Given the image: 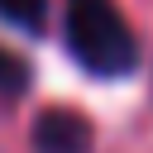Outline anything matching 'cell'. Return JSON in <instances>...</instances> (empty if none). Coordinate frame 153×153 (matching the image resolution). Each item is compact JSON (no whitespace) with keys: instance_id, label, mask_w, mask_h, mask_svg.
Here are the masks:
<instances>
[{"instance_id":"6da1fadb","label":"cell","mask_w":153,"mask_h":153,"mask_svg":"<svg viewBox=\"0 0 153 153\" xmlns=\"http://www.w3.org/2000/svg\"><path fill=\"white\" fill-rule=\"evenodd\" d=\"M62 38L91 76H129L139 67V33L115 0H62Z\"/></svg>"},{"instance_id":"277c9868","label":"cell","mask_w":153,"mask_h":153,"mask_svg":"<svg viewBox=\"0 0 153 153\" xmlns=\"http://www.w3.org/2000/svg\"><path fill=\"white\" fill-rule=\"evenodd\" d=\"M19 91H24V62L0 48V96H19Z\"/></svg>"},{"instance_id":"7a4b0ae2","label":"cell","mask_w":153,"mask_h":153,"mask_svg":"<svg viewBox=\"0 0 153 153\" xmlns=\"http://www.w3.org/2000/svg\"><path fill=\"white\" fill-rule=\"evenodd\" d=\"M33 153H91V124L72 110H43L33 124Z\"/></svg>"},{"instance_id":"3957f363","label":"cell","mask_w":153,"mask_h":153,"mask_svg":"<svg viewBox=\"0 0 153 153\" xmlns=\"http://www.w3.org/2000/svg\"><path fill=\"white\" fill-rule=\"evenodd\" d=\"M0 19L24 33H38L48 24V0H0Z\"/></svg>"}]
</instances>
